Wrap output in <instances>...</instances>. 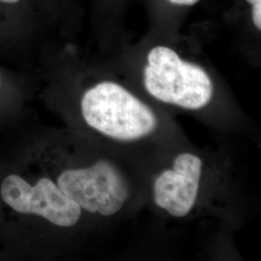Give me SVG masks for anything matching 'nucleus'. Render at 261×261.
I'll return each instance as SVG.
<instances>
[{
	"instance_id": "nucleus-2",
	"label": "nucleus",
	"mask_w": 261,
	"mask_h": 261,
	"mask_svg": "<svg viewBox=\"0 0 261 261\" xmlns=\"http://www.w3.org/2000/svg\"><path fill=\"white\" fill-rule=\"evenodd\" d=\"M81 109L84 121L91 128L114 140H140L158 126L149 106L112 79L103 77L86 87Z\"/></svg>"
},
{
	"instance_id": "nucleus-1",
	"label": "nucleus",
	"mask_w": 261,
	"mask_h": 261,
	"mask_svg": "<svg viewBox=\"0 0 261 261\" xmlns=\"http://www.w3.org/2000/svg\"><path fill=\"white\" fill-rule=\"evenodd\" d=\"M182 38L181 34L145 35L137 47L140 84L162 103L187 110L203 109L214 98V76L201 62L182 50Z\"/></svg>"
},
{
	"instance_id": "nucleus-5",
	"label": "nucleus",
	"mask_w": 261,
	"mask_h": 261,
	"mask_svg": "<svg viewBox=\"0 0 261 261\" xmlns=\"http://www.w3.org/2000/svg\"><path fill=\"white\" fill-rule=\"evenodd\" d=\"M202 166L201 159L196 155H178L172 168L162 171L154 182L155 203L176 218L189 214L198 195Z\"/></svg>"
},
{
	"instance_id": "nucleus-11",
	"label": "nucleus",
	"mask_w": 261,
	"mask_h": 261,
	"mask_svg": "<svg viewBox=\"0 0 261 261\" xmlns=\"http://www.w3.org/2000/svg\"><path fill=\"white\" fill-rule=\"evenodd\" d=\"M2 83H3V76H2V73H1V71H0V88H1V86H2Z\"/></svg>"
},
{
	"instance_id": "nucleus-7",
	"label": "nucleus",
	"mask_w": 261,
	"mask_h": 261,
	"mask_svg": "<svg viewBox=\"0 0 261 261\" xmlns=\"http://www.w3.org/2000/svg\"><path fill=\"white\" fill-rule=\"evenodd\" d=\"M132 0H90L88 25L103 48L126 42V20Z\"/></svg>"
},
{
	"instance_id": "nucleus-3",
	"label": "nucleus",
	"mask_w": 261,
	"mask_h": 261,
	"mask_svg": "<svg viewBox=\"0 0 261 261\" xmlns=\"http://www.w3.org/2000/svg\"><path fill=\"white\" fill-rule=\"evenodd\" d=\"M57 186L82 210L105 217L118 213L129 197L126 179L107 160H99L89 168L63 171Z\"/></svg>"
},
{
	"instance_id": "nucleus-4",
	"label": "nucleus",
	"mask_w": 261,
	"mask_h": 261,
	"mask_svg": "<svg viewBox=\"0 0 261 261\" xmlns=\"http://www.w3.org/2000/svg\"><path fill=\"white\" fill-rule=\"evenodd\" d=\"M1 197L16 212L37 215L61 227L75 225L82 216V208L49 178H41L30 185L19 175L11 174L2 182Z\"/></svg>"
},
{
	"instance_id": "nucleus-9",
	"label": "nucleus",
	"mask_w": 261,
	"mask_h": 261,
	"mask_svg": "<svg viewBox=\"0 0 261 261\" xmlns=\"http://www.w3.org/2000/svg\"><path fill=\"white\" fill-rule=\"evenodd\" d=\"M47 33L71 40L84 25V8L80 0H37Z\"/></svg>"
},
{
	"instance_id": "nucleus-8",
	"label": "nucleus",
	"mask_w": 261,
	"mask_h": 261,
	"mask_svg": "<svg viewBox=\"0 0 261 261\" xmlns=\"http://www.w3.org/2000/svg\"><path fill=\"white\" fill-rule=\"evenodd\" d=\"M201 0H142L147 15L146 35L174 37L180 34L191 11Z\"/></svg>"
},
{
	"instance_id": "nucleus-6",
	"label": "nucleus",
	"mask_w": 261,
	"mask_h": 261,
	"mask_svg": "<svg viewBox=\"0 0 261 261\" xmlns=\"http://www.w3.org/2000/svg\"><path fill=\"white\" fill-rule=\"evenodd\" d=\"M45 34L37 0H0V43L28 42Z\"/></svg>"
},
{
	"instance_id": "nucleus-10",
	"label": "nucleus",
	"mask_w": 261,
	"mask_h": 261,
	"mask_svg": "<svg viewBox=\"0 0 261 261\" xmlns=\"http://www.w3.org/2000/svg\"><path fill=\"white\" fill-rule=\"evenodd\" d=\"M224 23L247 42L257 43L261 35V0H231Z\"/></svg>"
}]
</instances>
